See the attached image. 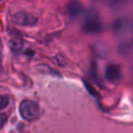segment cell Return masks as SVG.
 Masks as SVG:
<instances>
[{"mask_svg": "<svg viewBox=\"0 0 133 133\" xmlns=\"http://www.w3.org/2000/svg\"><path fill=\"white\" fill-rule=\"evenodd\" d=\"M20 114L26 121L36 119L39 114L37 104L31 100H23L20 104Z\"/></svg>", "mask_w": 133, "mask_h": 133, "instance_id": "6da1fadb", "label": "cell"}, {"mask_svg": "<svg viewBox=\"0 0 133 133\" xmlns=\"http://www.w3.org/2000/svg\"><path fill=\"white\" fill-rule=\"evenodd\" d=\"M83 31L86 33H98L101 31V23L98 19V17L95 14H89L86 16L85 21L83 23L82 27Z\"/></svg>", "mask_w": 133, "mask_h": 133, "instance_id": "7a4b0ae2", "label": "cell"}, {"mask_svg": "<svg viewBox=\"0 0 133 133\" xmlns=\"http://www.w3.org/2000/svg\"><path fill=\"white\" fill-rule=\"evenodd\" d=\"M12 21L21 26H32L37 22V19L31 14L25 11H18L12 16Z\"/></svg>", "mask_w": 133, "mask_h": 133, "instance_id": "3957f363", "label": "cell"}, {"mask_svg": "<svg viewBox=\"0 0 133 133\" xmlns=\"http://www.w3.org/2000/svg\"><path fill=\"white\" fill-rule=\"evenodd\" d=\"M105 77L110 82H115L121 77L119 66L116 64H108L105 70Z\"/></svg>", "mask_w": 133, "mask_h": 133, "instance_id": "277c9868", "label": "cell"}, {"mask_svg": "<svg viewBox=\"0 0 133 133\" xmlns=\"http://www.w3.org/2000/svg\"><path fill=\"white\" fill-rule=\"evenodd\" d=\"M82 11V7L79 3L77 2H72L70 5H69V12H70V16L72 18H75V17H78Z\"/></svg>", "mask_w": 133, "mask_h": 133, "instance_id": "5b68a950", "label": "cell"}, {"mask_svg": "<svg viewBox=\"0 0 133 133\" xmlns=\"http://www.w3.org/2000/svg\"><path fill=\"white\" fill-rule=\"evenodd\" d=\"M9 48L11 50V52L14 53H18L21 51L22 49V41L19 37H12L9 41Z\"/></svg>", "mask_w": 133, "mask_h": 133, "instance_id": "8992f818", "label": "cell"}, {"mask_svg": "<svg viewBox=\"0 0 133 133\" xmlns=\"http://www.w3.org/2000/svg\"><path fill=\"white\" fill-rule=\"evenodd\" d=\"M9 104V98L5 95H0V110L6 108Z\"/></svg>", "mask_w": 133, "mask_h": 133, "instance_id": "52a82bcc", "label": "cell"}, {"mask_svg": "<svg viewBox=\"0 0 133 133\" xmlns=\"http://www.w3.org/2000/svg\"><path fill=\"white\" fill-rule=\"evenodd\" d=\"M84 86L86 87V89H87V91L90 94V95H92V96H98V94H97V91H96V89L90 85V83L89 82H87V81H84Z\"/></svg>", "mask_w": 133, "mask_h": 133, "instance_id": "ba28073f", "label": "cell"}, {"mask_svg": "<svg viewBox=\"0 0 133 133\" xmlns=\"http://www.w3.org/2000/svg\"><path fill=\"white\" fill-rule=\"evenodd\" d=\"M7 119V115L5 113H0V130L3 128V126L5 125Z\"/></svg>", "mask_w": 133, "mask_h": 133, "instance_id": "9c48e42d", "label": "cell"}, {"mask_svg": "<svg viewBox=\"0 0 133 133\" xmlns=\"http://www.w3.org/2000/svg\"><path fill=\"white\" fill-rule=\"evenodd\" d=\"M1 69H2V58H1V53H0V73H1Z\"/></svg>", "mask_w": 133, "mask_h": 133, "instance_id": "30bf717a", "label": "cell"}, {"mask_svg": "<svg viewBox=\"0 0 133 133\" xmlns=\"http://www.w3.org/2000/svg\"><path fill=\"white\" fill-rule=\"evenodd\" d=\"M0 1H2V0H0Z\"/></svg>", "mask_w": 133, "mask_h": 133, "instance_id": "8fae6325", "label": "cell"}]
</instances>
